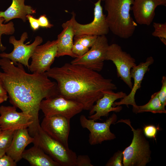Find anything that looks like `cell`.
<instances>
[{
    "mask_svg": "<svg viewBox=\"0 0 166 166\" xmlns=\"http://www.w3.org/2000/svg\"><path fill=\"white\" fill-rule=\"evenodd\" d=\"M0 67L3 71H0V78L10 103L32 117L33 123L27 129L30 135L34 137L40 127L41 102L44 99L57 95V83L52 81L45 73H27L22 64L14 65L7 58L0 59Z\"/></svg>",
    "mask_w": 166,
    "mask_h": 166,
    "instance_id": "obj_1",
    "label": "cell"
},
{
    "mask_svg": "<svg viewBox=\"0 0 166 166\" xmlns=\"http://www.w3.org/2000/svg\"><path fill=\"white\" fill-rule=\"evenodd\" d=\"M55 80L57 95L77 102L83 109L89 110L104 92L117 89L110 79L84 66L66 63L60 67L51 68L45 72Z\"/></svg>",
    "mask_w": 166,
    "mask_h": 166,
    "instance_id": "obj_2",
    "label": "cell"
},
{
    "mask_svg": "<svg viewBox=\"0 0 166 166\" xmlns=\"http://www.w3.org/2000/svg\"><path fill=\"white\" fill-rule=\"evenodd\" d=\"M104 1L109 30L122 38L127 39L132 36L137 26L130 12L134 0Z\"/></svg>",
    "mask_w": 166,
    "mask_h": 166,
    "instance_id": "obj_3",
    "label": "cell"
},
{
    "mask_svg": "<svg viewBox=\"0 0 166 166\" xmlns=\"http://www.w3.org/2000/svg\"><path fill=\"white\" fill-rule=\"evenodd\" d=\"M124 123L131 128L133 137L130 144L123 151V166H145L151 160L149 141L140 128H134L129 119H121L116 123Z\"/></svg>",
    "mask_w": 166,
    "mask_h": 166,
    "instance_id": "obj_4",
    "label": "cell"
},
{
    "mask_svg": "<svg viewBox=\"0 0 166 166\" xmlns=\"http://www.w3.org/2000/svg\"><path fill=\"white\" fill-rule=\"evenodd\" d=\"M34 145L40 147L60 166H75V152L47 134L40 127L34 137Z\"/></svg>",
    "mask_w": 166,
    "mask_h": 166,
    "instance_id": "obj_5",
    "label": "cell"
},
{
    "mask_svg": "<svg viewBox=\"0 0 166 166\" xmlns=\"http://www.w3.org/2000/svg\"><path fill=\"white\" fill-rule=\"evenodd\" d=\"M40 108L45 117L59 115L70 119L84 110L81 104L59 95L43 99Z\"/></svg>",
    "mask_w": 166,
    "mask_h": 166,
    "instance_id": "obj_6",
    "label": "cell"
},
{
    "mask_svg": "<svg viewBox=\"0 0 166 166\" xmlns=\"http://www.w3.org/2000/svg\"><path fill=\"white\" fill-rule=\"evenodd\" d=\"M105 60H110L113 62L116 68L118 77L131 89L133 84L130 72L136 65L135 59L123 51L119 45L113 43L109 45Z\"/></svg>",
    "mask_w": 166,
    "mask_h": 166,
    "instance_id": "obj_7",
    "label": "cell"
},
{
    "mask_svg": "<svg viewBox=\"0 0 166 166\" xmlns=\"http://www.w3.org/2000/svg\"><path fill=\"white\" fill-rule=\"evenodd\" d=\"M109 45L105 35L98 36L93 44L85 53L75 58L70 63L100 72L103 68Z\"/></svg>",
    "mask_w": 166,
    "mask_h": 166,
    "instance_id": "obj_8",
    "label": "cell"
},
{
    "mask_svg": "<svg viewBox=\"0 0 166 166\" xmlns=\"http://www.w3.org/2000/svg\"><path fill=\"white\" fill-rule=\"evenodd\" d=\"M117 116L114 113L102 123L97 122L92 119L87 118L83 115L80 117L81 126L89 131V142L91 145L101 144L105 141L110 140L116 138L115 135L110 130L112 124H116Z\"/></svg>",
    "mask_w": 166,
    "mask_h": 166,
    "instance_id": "obj_9",
    "label": "cell"
},
{
    "mask_svg": "<svg viewBox=\"0 0 166 166\" xmlns=\"http://www.w3.org/2000/svg\"><path fill=\"white\" fill-rule=\"evenodd\" d=\"M28 38V34L24 32L22 34L20 40H16L14 36L10 37L9 42L14 46L13 51L10 53L3 52L0 53L1 58H6L12 61L14 65L21 63L26 67L29 70V60L33 54L36 47L43 42L42 38L37 36L34 41L31 44L26 45L24 42Z\"/></svg>",
    "mask_w": 166,
    "mask_h": 166,
    "instance_id": "obj_10",
    "label": "cell"
},
{
    "mask_svg": "<svg viewBox=\"0 0 166 166\" xmlns=\"http://www.w3.org/2000/svg\"><path fill=\"white\" fill-rule=\"evenodd\" d=\"M57 40L48 41L44 44L38 45L31 57L32 61L29 70L32 73H45L51 68L57 57Z\"/></svg>",
    "mask_w": 166,
    "mask_h": 166,
    "instance_id": "obj_11",
    "label": "cell"
},
{
    "mask_svg": "<svg viewBox=\"0 0 166 166\" xmlns=\"http://www.w3.org/2000/svg\"><path fill=\"white\" fill-rule=\"evenodd\" d=\"M101 0H98L94 3V18L92 22L85 24L74 21L75 35H88L96 36L105 35L109 30L106 16L103 12L101 6Z\"/></svg>",
    "mask_w": 166,
    "mask_h": 166,
    "instance_id": "obj_12",
    "label": "cell"
},
{
    "mask_svg": "<svg viewBox=\"0 0 166 166\" xmlns=\"http://www.w3.org/2000/svg\"><path fill=\"white\" fill-rule=\"evenodd\" d=\"M70 119L59 115L45 117L40 126L50 136L67 148L70 130Z\"/></svg>",
    "mask_w": 166,
    "mask_h": 166,
    "instance_id": "obj_13",
    "label": "cell"
},
{
    "mask_svg": "<svg viewBox=\"0 0 166 166\" xmlns=\"http://www.w3.org/2000/svg\"><path fill=\"white\" fill-rule=\"evenodd\" d=\"M29 113L18 112L14 106H0V128L2 130L28 128L33 124Z\"/></svg>",
    "mask_w": 166,
    "mask_h": 166,
    "instance_id": "obj_14",
    "label": "cell"
},
{
    "mask_svg": "<svg viewBox=\"0 0 166 166\" xmlns=\"http://www.w3.org/2000/svg\"><path fill=\"white\" fill-rule=\"evenodd\" d=\"M127 95L122 91L114 92L113 90H105L101 98L98 99L89 110V119L95 121L101 120L102 117H107L111 112H118L121 111L122 107L121 105L113 107L114 102L117 99H122Z\"/></svg>",
    "mask_w": 166,
    "mask_h": 166,
    "instance_id": "obj_15",
    "label": "cell"
},
{
    "mask_svg": "<svg viewBox=\"0 0 166 166\" xmlns=\"http://www.w3.org/2000/svg\"><path fill=\"white\" fill-rule=\"evenodd\" d=\"M154 60L152 56L148 57L145 62L140 63L131 70V76L134 80V83L130 93L119 101L114 102L113 106L126 105L127 107L131 105L132 106L137 105L135 101V96L137 91L141 88V84L144 76L148 71L149 67L152 64Z\"/></svg>",
    "mask_w": 166,
    "mask_h": 166,
    "instance_id": "obj_16",
    "label": "cell"
},
{
    "mask_svg": "<svg viewBox=\"0 0 166 166\" xmlns=\"http://www.w3.org/2000/svg\"><path fill=\"white\" fill-rule=\"evenodd\" d=\"M71 14V19L62 24L63 30L57 36V57L65 55L74 58L77 57L72 51L75 36L74 22L76 19V14L73 11Z\"/></svg>",
    "mask_w": 166,
    "mask_h": 166,
    "instance_id": "obj_17",
    "label": "cell"
},
{
    "mask_svg": "<svg viewBox=\"0 0 166 166\" xmlns=\"http://www.w3.org/2000/svg\"><path fill=\"white\" fill-rule=\"evenodd\" d=\"M132 9L136 22L149 26L155 15V10L161 5L157 0H134Z\"/></svg>",
    "mask_w": 166,
    "mask_h": 166,
    "instance_id": "obj_18",
    "label": "cell"
},
{
    "mask_svg": "<svg viewBox=\"0 0 166 166\" xmlns=\"http://www.w3.org/2000/svg\"><path fill=\"white\" fill-rule=\"evenodd\" d=\"M34 137L29 134L27 128L15 131L11 144L6 150V153L16 163L22 159V155L26 147L33 143Z\"/></svg>",
    "mask_w": 166,
    "mask_h": 166,
    "instance_id": "obj_19",
    "label": "cell"
},
{
    "mask_svg": "<svg viewBox=\"0 0 166 166\" xmlns=\"http://www.w3.org/2000/svg\"><path fill=\"white\" fill-rule=\"evenodd\" d=\"M25 0H12L11 5L5 11H0V17L4 19V22L12 19L20 18L23 22L27 20L26 16L36 13L35 10L29 5H26Z\"/></svg>",
    "mask_w": 166,
    "mask_h": 166,
    "instance_id": "obj_20",
    "label": "cell"
},
{
    "mask_svg": "<svg viewBox=\"0 0 166 166\" xmlns=\"http://www.w3.org/2000/svg\"><path fill=\"white\" fill-rule=\"evenodd\" d=\"M22 158L31 166H60L40 147L36 145L25 150Z\"/></svg>",
    "mask_w": 166,
    "mask_h": 166,
    "instance_id": "obj_21",
    "label": "cell"
},
{
    "mask_svg": "<svg viewBox=\"0 0 166 166\" xmlns=\"http://www.w3.org/2000/svg\"><path fill=\"white\" fill-rule=\"evenodd\" d=\"M97 36L88 35H75L72 47L73 52L78 57L85 53L93 44Z\"/></svg>",
    "mask_w": 166,
    "mask_h": 166,
    "instance_id": "obj_22",
    "label": "cell"
},
{
    "mask_svg": "<svg viewBox=\"0 0 166 166\" xmlns=\"http://www.w3.org/2000/svg\"><path fill=\"white\" fill-rule=\"evenodd\" d=\"M132 111L136 114L144 112H150L153 113H166L165 106L159 98L158 92L152 94L149 101L145 105L132 106Z\"/></svg>",
    "mask_w": 166,
    "mask_h": 166,
    "instance_id": "obj_23",
    "label": "cell"
},
{
    "mask_svg": "<svg viewBox=\"0 0 166 166\" xmlns=\"http://www.w3.org/2000/svg\"><path fill=\"white\" fill-rule=\"evenodd\" d=\"M4 19L2 17H0V50L4 51L6 48L2 44L1 41L2 36V34L12 35L15 31L14 24L12 21L7 24H3Z\"/></svg>",
    "mask_w": 166,
    "mask_h": 166,
    "instance_id": "obj_24",
    "label": "cell"
},
{
    "mask_svg": "<svg viewBox=\"0 0 166 166\" xmlns=\"http://www.w3.org/2000/svg\"><path fill=\"white\" fill-rule=\"evenodd\" d=\"M15 130H2L0 132V149L6 150L10 145Z\"/></svg>",
    "mask_w": 166,
    "mask_h": 166,
    "instance_id": "obj_25",
    "label": "cell"
},
{
    "mask_svg": "<svg viewBox=\"0 0 166 166\" xmlns=\"http://www.w3.org/2000/svg\"><path fill=\"white\" fill-rule=\"evenodd\" d=\"M153 26L154 30L152 33L153 36L158 37L166 45V23L154 22Z\"/></svg>",
    "mask_w": 166,
    "mask_h": 166,
    "instance_id": "obj_26",
    "label": "cell"
},
{
    "mask_svg": "<svg viewBox=\"0 0 166 166\" xmlns=\"http://www.w3.org/2000/svg\"><path fill=\"white\" fill-rule=\"evenodd\" d=\"M123 151L118 150L114 153L107 161L106 166H123Z\"/></svg>",
    "mask_w": 166,
    "mask_h": 166,
    "instance_id": "obj_27",
    "label": "cell"
},
{
    "mask_svg": "<svg viewBox=\"0 0 166 166\" xmlns=\"http://www.w3.org/2000/svg\"><path fill=\"white\" fill-rule=\"evenodd\" d=\"M162 86L160 91H158V97L162 105H166V77L165 76L162 77L161 81Z\"/></svg>",
    "mask_w": 166,
    "mask_h": 166,
    "instance_id": "obj_28",
    "label": "cell"
},
{
    "mask_svg": "<svg viewBox=\"0 0 166 166\" xmlns=\"http://www.w3.org/2000/svg\"><path fill=\"white\" fill-rule=\"evenodd\" d=\"M143 130L144 136L146 137L149 138H155L157 132V128L154 125H146Z\"/></svg>",
    "mask_w": 166,
    "mask_h": 166,
    "instance_id": "obj_29",
    "label": "cell"
},
{
    "mask_svg": "<svg viewBox=\"0 0 166 166\" xmlns=\"http://www.w3.org/2000/svg\"><path fill=\"white\" fill-rule=\"evenodd\" d=\"M88 156L80 155L77 156L75 166H93Z\"/></svg>",
    "mask_w": 166,
    "mask_h": 166,
    "instance_id": "obj_30",
    "label": "cell"
},
{
    "mask_svg": "<svg viewBox=\"0 0 166 166\" xmlns=\"http://www.w3.org/2000/svg\"><path fill=\"white\" fill-rule=\"evenodd\" d=\"M16 166L17 163L6 153L0 158V166Z\"/></svg>",
    "mask_w": 166,
    "mask_h": 166,
    "instance_id": "obj_31",
    "label": "cell"
},
{
    "mask_svg": "<svg viewBox=\"0 0 166 166\" xmlns=\"http://www.w3.org/2000/svg\"><path fill=\"white\" fill-rule=\"evenodd\" d=\"M38 19L40 26L47 28H50L53 26V25L49 22L45 15L40 16Z\"/></svg>",
    "mask_w": 166,
    "mask_h": 166,
    "instance_id": "obj_32",
    "label": "cell"
},
{
    "mask_svg": "<svg viewBox=\"0 0 166 166\" xmlns=\"http://www.w3.org/2000/svg\"><path fill=\"white\" fill-rule=\"evenodd\" d=\"M7 93L0 78V104L7 101L8 98Z\"/></svg>",
    "mask_w": 166,
    "mask_h": 166,
    "instance_id": "obj_33",
    "label": "cell"
},
{
    "mask_svg": "<svg viewBox=\"0 0 166 166\" xmlns=\"http://www.w3.org/2000/svg\"><path fill=\"white\" fill-rule=\"evenodd\" d=\"M26 18L29 21L31 28L34 30H36L39 29L40 26L38 19L34 18L31 14L27 15Z\"/></svg>",
    "mask_w": 166,
    "mask_h": 166,
    "instance_id": "obj_34",
    "label": "cell"
},
{
    "mask_svg": "<svg viewBox=\"0 0 166 166\" xmlns=\"http://www.w3.org/2000/svg\"><path fill=\"white\" fill-rule=\"evenodd\" d=\"M6 150L0 149V158L6 154Z\"/></svg>",
    "mask_w": 166,
    "mask_h": 166,
    "instance_id": "obj_35",
    "label": "cell"
},
{
    "mask_svg": "<svg viewBox=\"0 0 166 166\" xmlns=\"http://www.w3.org/2000/svg\"><path fill=\"white\" fill-rule=\"evenodd\" d=\"M161 3V5L166 6V0H157Z\"/></svg>",
    "mask_w": 166,
    "mask_h": 166,
    "instance_id": "obj_36",
    "label": "cell"
},
{
    "mask_svg": "<svg viewBox=\"0 0 166 166\" xmlns=\"http://www.w3.org/2000/svg\"><path fill=\"white\" fill-rule=\"evenodd\" d=\"M2 130L1 129V128H0V132L2 131Z\"/></svg>",
    "mask_w": 166,
    "mask_h": 166,
    "instance_id": "obj_37",
    "label": "cell"
},
{
    "mask_svg": "<svg viewBox=\"0 0 166 166\" xmlns=\"http://www.w3.org/2000/svg\"><path fill=\"white\" fill-rule=\"evenodd\" d=\"M102 1H104L105 0H101Z\"/></svg>",
    "mask_w": 166,
    "mask_h": 166,
    "instance_id": "obj_38",
    "label": "cell"
},
{
    "mask_svg": "<svg viewBox=\"0 0 166 166\" xmlns=\"http://www.w3.org/2000/svg\"><path fill=\"white\" fill-rule=\"evenodd\" d=\"M79 0V1H81V0Z\"/></svg>",
    "mask_w": 166,
    "mask_h": 166,
    "instance_id": "obj_39",
    "label": "cell"
}]
</instances>
